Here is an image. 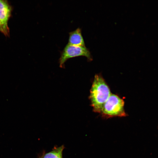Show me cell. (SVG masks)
<instances>
[{"label":"cell","mask_w":158,"mask_h":158,"mask_svg":"<svg viewBox=\"0 0 158 158\" xmlns=\"http://www.w3.org/2000/svg\"><path fill=\"white\" fill-rule=\"evenodd\" d=\"M111 94L109 88L102 76L96 75L89 97L94 112L101 113L104 104Z\"/></svg>","instance_id":"6da1fadb"},{"label":"cell","mask_w":158,"mask_h":158,"mask_svg":"<svg viewBox=\"0 0 158 158\" xmlns=\"http://www.w3.org/2000/svg\"><path fill=\"white\" fill-rule=\"evenodd\" d=\"M124 105L123 99L117 95L111 94L104 104L100 114L102 117L106 118L126 116Z\"/></svg>","instance_id":"7a4b0ae2"},{"label":"cell","mask_w":158,"mask_h":158,"mask_svg":"<svg viewBox=\"0 0 158 158\" xmlns=\"http://www.w3.org/2000/svg\"><path fill=\"white\" fill-rule=\"evenodd\" d=\"M82 56L86 57L89 60H91L90 52L85 47L68 44L61 52L59 59V66L63 67L66 61L69 59Z\"/></svg>","instance_id":"3957f363"},{"label":"cell","mask_w":158,"mask_h":158,"mask_svg":"<svg viewBox=\"0 0 158 158\" xmlns=\"http://www.w3.org/2000/svg\"><path fill=\"white\" fill-rule=\"evenodd\" d=\"M68 44L85 47L81 29L78 28L69 33Z\"/></svg>","instance_id":"277c9868"},{"label":"cell","mask_w":158,"mask_h":158,"mask_svg":"<svg viewBox=\"0 0 158 158\" xmlns=\"http://www.w3.org/2000/svg\"><path fill=\"white\" fill-rule=\"evenodd\" d=\"M11 11V7L7 1L0 0V20L6 25H8Z\"/></svg>","instance_id":"5b68a950"},{"label":"cell","mask_w":158,"mask_h":158,"mask_svg":"<svg viewBox=\"0 0 158 158\" xmlns=\"http://www.w3.org/2000/svg\"><path fill=\"white\" fill-rule=\"evenodd\" d=\"M65 148L64 145L59 147H54L52 150L44 154L41 158H63V152Z\"/></svg>","instance_id":"8992f818"},{"label":"cell","mask_w":158,"mask_h":158,"mask_svg":"<svg viewBox=\"0 0 158 158\" xmlns=\"http://www.w3.org/2000/svg\"><path fill=\"white\" fill-rule=\"evenodd\" d=\"M0 32L3 33L5 36L9 35V30L8 25L4 24L0 20Z\"/></svg>","instance_id":"52a82bcc"},{"label":"cell","mask_w":158,"mask_h":158,"mask_svg":"<svg viewBox=\"0 0 158 158\" xmlns=\"http://www.w3.org/2000/svg\"><path fill=\"white\" fill-rule=\"evenodd\" d=\"M39 158H41V157H39Z\"/></svg>","instance_id":"ba28073f"}]
</instances>
